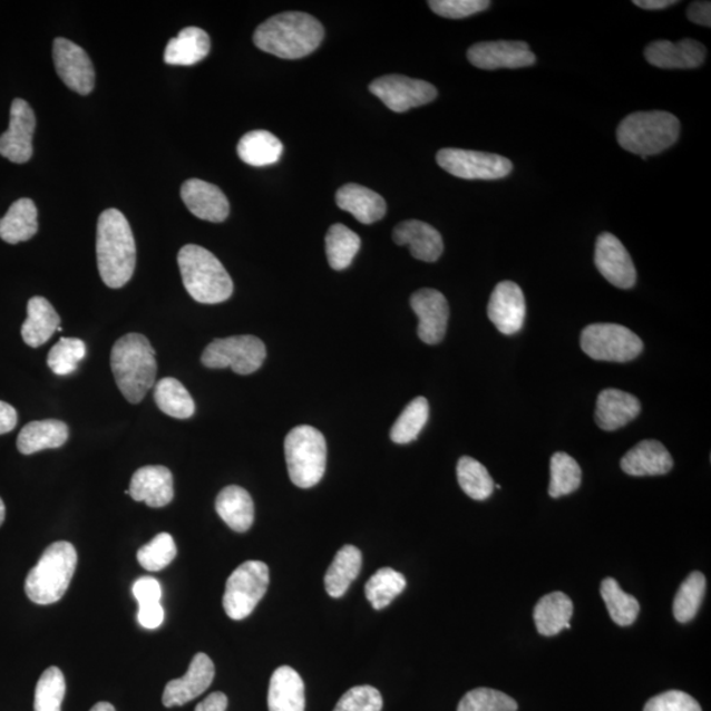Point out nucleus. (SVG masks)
Here are the masks:
<instances>
[{
    "mask_svg": "<svg viewBox=\"0 0 711 711\" xmlns=\"http://www.w3.org/2000/svg\"><path fill=\"white\" fill-rule=\"evenodd\" d=\"M212 41L206 31L198 27H187L166 46L164 61L177 67H192L210 53Z\"/></svg>",
    "mask_w": 711,
    "mask_h": 711,
    "instance_id": "c756f323",
    "label": "nucleus"
},
{
    "mask_svg": "<svg viewBox=\"0 0 711 711\" xmlns=\"http://www.w3.org/2000/svg\"><path fill=\"white\" fill-rule=\"evenodd\" d=\"M97 259L100 279L111 289H120L133 279L136 244L127 217L108 208L98 220Z\"/></svg>",
    "mask_w": 711,
    "mask_h": 711,
    "instance_id": "f03ea898",
    "label": "nucleus"
},
{
    "mask_svg": "<svg viewBox=\"0 0 711 711\" xmlns=\"http://www.w3.org/2000/svg\"><path fill=\"white\" fill-rule=\"evenodd\" d=\"M284 145L270 130L257 129L245 134L237 144V155L252 166H267L279 163Z\"/></svg>",
    "mask_w": 711,
    "mask_h": 711,
    "instance_id": "72a5a7b5",
    "label": "nucleus"
},
{
    "mask_svg": "<svg viewBox=\"0 0 711 711\" xmlns=\"http://www.w3.org/2000/svg\"><path fill=\"white\" fill-rule=\"evenodd\" d=\"M582 485V468L572 456L557 452L551 459L549 496L561 498L572 495Z\"/></svg>",
    "mask_w": 711,
    "mask_h": 711,
    "instance_id": "37998d69",
    "label": "nucleus"
},
{
    "mask_svg": "<svg viewBox=\"0 0 711 711\" xmlns=\"http://www.w3.org/2000/svg\"><path fill=\"white\" fill-rule=\"evenodd\" d=\"M688 19L692 23L703 27L711 26V3L710 2H693L688 7Z\"/></svg>",
    "mask_w": 711,
    "mask_h": 711,
    "instance_id": "5fc2aeb1",
    "label": "nucleus"
},
{
    "mask_svg": "<svg viewBox=\"0 0 711 711\" xmlns=\"http://www.w3.org/2000/svg\"><path fill=\"white\" fill-rule=\"evenodd\" d=\"M285 457L290 480L299 488H313L321 483L328 462L323 434L311 426L293 428L285 439Z\"/></svg>",
    "mask_w": 711,
    "mask_h": 711,
    "instance_id": "0eeeda50",
    "label": "nucleus"
},
{
    "mask_svg": "<svg viewBox=\"0 0 711 711\" xmlns=\"http://www.w3.org/2000/svg\"><path fill=\"white\" fill-rule=\"evenodd\" d=\"M406 578L393 568L377 571L366 585V596L374 611H382L405 591Z\"/></svg>",
    "mask_w": 711,
    "mask_h": 711,
    "instance_id": "a19ab883",
    "label": "nucleus"
},
{
    "mask_svg": "<svg viewBox=\"0 0 711 711\" xmlns=\"http://www.w3.org/2000/svg\"><path fill=\"white\" fill-rule=\"evenodd\" d=\"M338 206L352 214L362 224H373L387 214V202L373 191L358 184H348L337 193Z\"/></svg>",
    "mask_w": 711,
    "mask_h": 711,
    "instance_id": "a878e982",
    "label": "nucleus"
},
{
    "mask_svg": "<svg viewBox=\"0 0 711 711\" xmlns=\"http://www.w3.org/2000/svg\"><path fill=\"white\" fill-rule=\"evenodd\" d=\"M488 316L504 335L518 333L526 319V300L520 286L513 281L499 282L490 296Z\"/></svg>",
    "mask_w": 711,
    "mask_h": 711,
    "instance_id": "a211bd4d",
    "label": "nucleus"
},
{
    "mask_svg": "<svg viewBox=\"0 0 711 711\" xmlns=\"http://www.w3.org/2000/svg\"><path fill=\"white\" fill-rule=\"evenodd\" d=\"M17 425V410L11 405L0 401V435L11 432Z\"/></svg>",
    "mask_w": 711,
    "mask_h": 711,
    "instance_id": "6e6d98bb",
    "label": "nucleus"
},
{
    "mask_svg": "<svg viewBox=\"0 0 711 711\" xmlns=\"http://www.w3.org/2000/svg\"><path fill=\"white\" fill-rule=\"evenodd\" d=\"M680 121L665 111L634 113L621 121L616 137L623 149L647 159L676 144Z\"/></svg>",
    "mask_w": 711,
    "mask_h": 711,
    "instance_id": "423d86ee",
    "label": "nucleus"
},
{
    "mask_svg": "<svg viewBox=\"0 0 711 711\" xmlns=\"http://www.w3.org/2000/svg\"><path fill=\"white\" fill-rule=\"evenodd\" d=\"M410 304L419 318V339L426 344H439L446 337L449 319L446 296L435 289H420L411 295Z\"/></svg>",
    "mask_w": 711,
    "mask_h": 711,
    "instance_id": "dca6fc26",
    "label": "nucleus"
},
{
    "mask_svg": "<svg viewBox=\"0 0 711 711\" xmlns=\"http://www.w3.org/2000/svg\"><path fill=\"white\" fill-rule=\"evenodd\" d=\"M178 266L184 286L194 301L205 304L226 302L234 293L226 267L212 252L188 244L178 253Z\"/></svg>",
    "mask_w": 711,
    "mask_h": 711,
    "instance_id": "20e7f679",
    "label": "nucleus"
},
{
    "mask_svg": "<svg viewBox=\"0 0 711 711\" xmlns=\"http://www.w3.org/2000/svg\"><path fill=\"white\" fill-rule=\"evenodd\" d=\"M642 405L633 395L619 389L601 391L597 399L596 422L601 430L615 431L640 416Z\"/></svg>",
    "mask_w": 711,
    "mask_h": 711,
    "instance_id": "393cba45",
    "label": "nucleus"
},
{
    "mask_svg": "<svg viewBox=\"0 0 711 711\" xmlns=\"http://www.w3.org/2000/svg\"><path fill=\"white\" fill-rule=\"evenodd\" d=\"M583 351L593 360L629 362L643 351V342L633 331L614 323L587 325L579 339Z\"/></svg>",
    "mask_w": 711,
    "mask_h": 711,
    "instance_id": "1a4fd4ad",
    "label": "nucleus"
},
{
    "mask_svg": "<svg viewBox=\"0 0 711 711\" xmlns=\"http://www.w3.org/2000/svg\"><path fill=\"white\" fill-rule=\"evenodd\" d=\"M382 705L380 691L370 685H360L344 693L333 711H381Z\"/></svg>",
    "mask_w": 711,
    "mask_h": 711,
    "instance_id": "09e8293b",
    "label": "nucleus"
},
{
    "mask_svg": "<svg viewBox=\"0 0 711 711\" xmlns=\"http://www.w3.org/2000/svg\"><path fill=\"white\" fill-rule=\"evenodd\" d=\"M674 0H635L634 4L643 10H664L673 4H678Z\"/></svg>",
    "mask_w": 711,
    "mask_h": 711,
    "instance_id": "13d9d810",
    "label": "nucleus"
},
{
    "mask_svg": "<svg viewBox=\"0 0 711 711\" xmlns=\"http://www.w3.org/2000/svg\"><path fill=\"white\" fill-rule=\"evenodd\" d=\"M270 586V568L263 562H245L227 579L224 612L234 621H243L255 611Z\"/></svg>",
    "mask_w": 711,
    "mask_h": 711,
    "instance_id": "6e6552de",
    "label": "nucleus"
},
{
    "mask_svg": "<svg viewBox=\"0 0 711 711\" xmlns=\"http://www.w3.org/2000/svg\"><path fill=\"white\" fill-rule=\"evenodd\" d=\"M86 344L76 338H62L48 354V367L57 376H69L85 359Z\"/></svg>",
    "mask_w": 711,
    "mask_h": 711,
    "instance_id": "a18cd8bd",
    "label": "nucleus"
},
{
    "mask_svg": "<svg viewBox=\"0 0 711 711\" xmlns=\"http://www.w3.org/2000/svg\"><path fill=\"white\" fill-rule=\"evenodd\" d=\"M133 593L139 607L162 604V585L154 577H142L133 586Z\"/></svg>",
    "mask_w": 711,
    "mask_h": 711,
    "instance_id": "603ef678",
    "label": "nucleus"
},
{
    "mask_svg": "<svg viewBox=\"0 0 711 711\" xmlns=\"http://www.w3.org/2000/svg\"><path fill=\"white\" fill-rule=\"evenodd\" d=\"M35 113L23 99L11 106L10 127L0 136V155L13 164H26L33 155Z\"/></svg>",
    "mask_w": 711,
    "mask_h": 711,
    "instance_id": "4468645a",
    "label": "nucleus"
},
{
    "mask_svg": "<svg viewBox=\"0 0 711 711\" xmlns=\"http://www.w3.org/2000/svg\"><path fill=\"white\" fill-rule=\"evenodd\" d=\"M154 347L142 333L130 332L113 347L111 369L121 395L129 403H140L154 388L157 362Z\"/></svg>",
    "mask_w": 711,
    "mask_h": 711,
    "instance_id": "7ed1b4c3",
    "label": "nucleus"
},
{
    "mask_svg": "<svg viewBox=\"0 0 711 711\" xmlns=\"http://www.w3.org/2000/svg\"><path fill=\"white\" fill-rule=\"evenodd\" d=\"M77 551L71 543L56 542L43 551L26 578V594L38 605H50L67 593L77 568Z\"/></svg>",
    "mask_w": 711,
    "mask_h": 711,
    "instance_id": "39448f33",
    "label": "nucleus"
},
{
    "mask_svg": "<svg viewBox=\"0 0 711 711\" xmlns=\"http://www.w3.org/2000/svg\"><path fill=\"white\" fill-rule=\"evenodd\" d=\"M90 711H116L111 703L108 702H98L97 705H94Z\"/></svg>",
    "mask_w": 711,
    "mask_h": 711,
    "instance_id": "bf43d9fd",
    "label": "nucleus"
},
{
    "mask_svg": "<svg viewBox=\"0 0 711 711\" xmlns=\"http://www.w3.org/2000/svg\"><path fill=\"white\" fill-rule=\"evenodd\" d=\"M573 614L572 600L562 592L547 594L535 606L534 621L536 630L544 636H555L564 629H571Z\"/></svg>",
    "mask_w": 711,
    "mask_h": 711,
    "instance_id": "2f4dec72",
    "label": "nucleus"
},
{
    "mask_svg": "<svg viewBox=\"0 0 711 711\" xmlns=\"http://www.w3.org/2000/svg\"><path fill=\"white\" fill-rule=\"evenodd\" d=\"M644 711H702L692 695L680 691H670L656 695L645 703Z\"/></svg>",
    "mask_w": 711,
    "mask_h": 711,
    "instance_id": "3c124183",
    "label": "nucleus"
},
{
    "mask_svg": "<svg viewBox=\"0 0 711 711\" xmlns=\"http://www.w3.org/2000/svg\"><path fill=\"white\" fill-rule=\"evenodd\" d=\"M139 623L144 629L156 630L163 625L165 619V612L162 604L139 607V614H137Z\"/></svg>",
    "mask_w": 711,
    "mask_h": 711,
    "instance_id": "864d4df0",
    "label": "nucleus"
},
{
    "mask_svg": "<svg viewBox=\"0 0 711 711\" xmlns=\"http://www.w3.org/2000/svg\"><path fill=\"white\" fill-rule=\"evenodd\" d=\"M228 707L227 695L222 692H215L198 703L195 711H226Z\"/></svg>",
    "mask_w": 711,
    "mask_h": 711,
    "instance_id": "4d7b16f0",
    "label": "nucleus"
},
{
    "mask_svg": "<svg viewBox=\"0 0 711 711\" xmlns=\"http://www.w3.org/2000/svg\"><path fill=\"white\" fill-rule=\"evenodd\" d=\"M518 703L510 695L489 688H477L464 695L457 711H517Z\"/></svg>",
    "mask_w": 711,
    "mask_h": 711,
    "instance_id": "de8ad7c7",
    "label": "nucleus"
},
{
    "mask_svg": "<svg viewBox=\"0 0 711 711\" xmlns=\"http://www.w3.org/2000/svg\"><path fill=\"white\" fill-rule=\"evenodd\" d=\"M155 402L158 409L176 419H188L194 416V399L187 389L173 377H165L155 384Z\"/></svg>",
    "mask_w": 711,
    "mask_h": 711,
    "instance_id": "c9c22d12",
    "label": "nucleus"
},
{
    "mask_svg": "<svg viewBox=\"0 0 711 711\" xmlns=\"http://www.w3.org/2000/svg\"><path fill=\"white\" fill-rule=\"evenodd\" d=\"M38 231V207L32 199L21 198L12 203L0 220V238L9 244L31 241Z\"/></svg>",
    "mask_w": 711,
    "mask_h": 711,
    "instance_id": "473e14b6",
    "label": "nucleus"
},
{
    "mask_svg": "<svg viewBox=\"0 0 711 711\" xmlns=\"http://www.w3.org/2000/svg\"><path fill=\"white\" fill-rule=\"evenodd\" d=\"M323 38L324 28L316 18L304 12H284L260 25L253 42L263 52L299 60L315 52Z\"/></svg>",
    "mask_w": 711,
    "mask_h": 711,
    "instance_id": "f257e3e1",
    "label": "nucleus"
},
{
    "mask_svg": "<svg viewBox=\"0 0 711 711\" xmlns=\"http://www.w3.org/2000/svg\"><path fill=\"white\" fill-rule=\"evenodd\" d=\"M393 241L398 245H409L412 257L425 263H435L445 251L440 232L420 221L399 223L393 231Z\"/></svg>",
    "mask_w": 711,
    "mask_h": 711,
    "instance_id": "5701e85b",
    "label": "nucleus"
},
{
    "mask_svg": "<svg viewBox=\"0 0 711 711\" xmlns=\"http://www.w3.org/2000/svg\"><path fill=\"white\" fill-rule=\"evenodd\" d=\"M216 513L231 529L246 533L255 520V505L249 491L237 485H230L216 497Z\"/></svg>",
    "mask_w": 711,
    "mask_h": 711,
    "instance_id": "cd10ccee",
    "label": "nucleus"
},
{
    "mask_svg": "<svg viewBox=\"0 0 711 711\" xmlns=\"http://www.w3.org/2000/svg\"><path fill=\"white\" fill-rule=\"evenodd\" d=\"M69 439V427L57 419L35 420L20 431L18 449L20 454L32 455L49 448H60Z\"/></svg>",
    "mask_w": 711,
    "mask_h": 711,
    "instance_id": "7c9ffc66",
    "label": "nucleus"
},
{
    "mask_svg": "<svg viewBox=\"0 0 711 711\" xmlns=\"http://www.w3.org/2000/svg\"><path fill=\"white\" fill-rule=\"evenodd\" d=\"M53 61L57 75L70 90L87 96L96 85V70L85 49L77 43L57 38L53 42Z\"/></svg>",
    "mask_w": 711,
    "mask_h": 711,
    "instance_id": "ddd939ff",
    "label": "nucleus"
},
{
    "mask_svg": "<svg viewBox=\"0 0 711 711\" xmlns=\"http://www.w3.org/2000/svg\"><path fill=\"white\" fill-rule=\"evenodd\" d=\"M266 348L256 337L238 335L215 339L202 353V364L210 369L231 368L235 373L246 376L263 367Z\"/></svg>",
    "mask_w": 711,
    "mask_h": 711,
    "instance_id": "9d476101",
    "label": "nucleus"
},
{
    "mask_svg": "<svg viewBox=\"0 0 711 711\" xmlns=\"http://www.w3.org/2000/svg\"><path fill=\"white\" fill-rule=\"evenodd\" d=\"M468 60L484 70L533 67L536 57L524 41H488L476 43L468 50Z\"/></svg>",
    "mask_w": 711,
    "mask_h": 711,
    "instance_id": "2eb2a0df",
    "label": "nucleus"
},
{
    "mask_svg": "<svg viewBox=\"0 0 711 711\" xmlns=\"http://www.w3.org/2000/svg\"><path fill=\"white\" fill-rule=\"evenodd\" d=\"M437 162L441 169L462 179H499L509 176L513 171L509 158L476 150L441 149Z\"/></svg>",
    "mask_w": 711,
    "mask_h": 711,
    "instance_id": "9b49d317",
    "label": "nucleus"
},
{
    "mask_svg": "<svg viewBox=\"0 0 711 711\" xmlns=\"http://www.w3.org/2000/svg\"><path fill=\"white\" fill-rule=\"evenodd\" d=\"M181 197L193 215L202 221L222 223L230 215V202L220 187L206 181L187 179L181 187Z\"/></svg>",
    "mask_w": 711,
    "mask_h": 711,
    "instance_id": "aec40b11",
    "label": "nucleus"
},
{
    "mask_svg": "<svg viewBox=\"0 0 711 711\" xmlns=\"http://www.w3.org/2000/svg\"><path fill=\"white\" fill-rule=\"evenodd\" d=\"M369 90L395 113H406L413 107L431 104L438 97L437 87L430 82L399 75L374 79Z\"/></svg>",
    "mask_w": 711,
    "mask_h": 711,
    "instance_id": "f8f14e48",
    "label": "nucleus"
},
{
    "mask_svg": "<svg viewBox=\"0 0 711 711\" xmlns=\"http://www.w3.org/2000/svg\"><path fill=\"white\" fill-rule=\"evenodd\" d=\"M28 316L21 328V338L32 348L46 344L60 329L61 318L48 300L33 296L27 306Z\"/></svg>",
    "mask_w": 711,
    "mask_h": 711,
    "instance_id": "c85d7f7f",
    "label": "nucleus"
},
{
    "mask_svg": "<svg viewBox=\"0 0 711 711\" xmlns=\"http://www.w3.org/2000/svg\"><path fill=\"white\" fill-rule=\"evenodd\" d=\"M215 678L213 660L206 654L195 655L184 678L169 681L163 703L166 708L183 707L205 693Z\"/></svg>",
    "mask_w": 711,
    "mask_h": 711,
    "instance_id": "6ab92c4d",
    "label": "nucleus"
},
{
    "mask_svg": "<svg viewBox=\"0 0 711 711\" xmlns=\"http://www.w3.org/2000/svg\"><path fill=\"white\" fill-rule=\"evenodd\" d=\"M601 596L616 625L622 627L633 625L641 612L640 602L623 592L616 579L607 577L602 582Z\"/></svg>",
    "mask_w": 711,
    "mask_h": 711,
    "instance_id": "4c0bfd02",
    "label": "nucleus"
},
{
    "mask_svg": "<svg viewBox=\"0 0 711 711\" xmlns=\"http://www.w3.org/2000/svg\"><path fill=\"white\" fill-rule=\"evenodd\" d=\"M128 491L136 503H145L155 509L169 505L174 498L172 471L163 466L137 469L130 478Z\"/></svg>",
    "mask_w": 711,
    "mask_h": 711,
    "instance_id": "4be33fe9",
    "label": "nucleus"
},
{
    "mask_svg": "<svg viewBox=\"0 0 711 711\" xmlns=\"http://www.w3.org/2000/svg\"><path fill=\"white\" fill-rule=\"evenodd\" d=\"M65 692L67 683L64 673L57 666H50L36 685L35 711H61Z\"/></svg>",
    "mask_w": 711,
    "mask_h": 711,
    "instance_id": "c03bdc74",
    "label": "nucleus"
},
{
    "mask_svg": "<svg viewBox=\"0 0 711 711\" xmlns=\"http://www.w3.org/2000/svg\"><path fill=\"white\" fill-rule=\"evenodd\" d=\"M428 417H430V406L427 399L425 397L413 399L391 427L390 439L397 445H409L422 432Z\"/></svg>",
    "mask_w": 711,
    "mask_h": 711,
    "instance_id": "58836bf2",
    "label": "nucleus"
},
{
    "mask_svg": "<svg viewBox=\"0 0 711 711\" xmlns=\"http://www.w3.org/2000/svg\"><path fill=\"white\" fill-rule=\"evenodd\" d=\"M4 518H6V506L2 498H0V526L3 525Z\"/></svg>",
    "mask_w": 711,
    "mask_h": 711,
    "instance_id": "052dcab7",
    "label": "nucleus"
},
{
    "mask_svg": "<svg viewBox=\"0 0 711 711\" xmlns=\"http://www.w3.org/2000/svg\"><path fill=\"white\" fill-rule=\"evenodd\" d=\"M621 468L634 477L662 476L670 474L673 459L662 442L643 440L622 457Z\"/></svg>",
    "mask_w": 711,
    "mask_h": 711,
    "instance_id": "b1692460",
    "label": "nucleus"
},
{
    "mask_svg": "<svg viewBox=\"0 0 711 711\" xmlns=\"http://www.w3.org/2000/svg\"><path fill=\"white\" fill-rule=\"evenodd\" d=\"M361 246V238L344 224H333L325 236V253L332 270L344 271L352 264Z\"/></svg>",
    "mask_w": 711,
    "mask_h": 711,
    "instance_id": "e433bc0d",
    "label": "nucleus"
},
{
    "mask_svg": "<svg viewBox=\"0 0 711 711\" xmlns=\"http://www.w3.org/2000/svg\"><path fill=\"white\" fill-rule=\"evenodd\" d=\"M177 556L176 543L168 533L158 534L149 543L137 551V562L143 568L157 572L162 571Z\"/></svg>",
    "mask_w": 711,
    "mask_h": 711,
    "instance_id": "49530a36",
    "label": "nucleus"
},
{
    "mask_svg": "<svg viewBox=\"0 0 711 711\" xmlns=\"http://www.w3.org/2000/svg\"><path fill=\"white\" fill-rule=\"evenodd\" d=\"M361 565L362 555L359 548L348 544V546L339 549L324 576L325 591L331 597L340 598L344 596L348 587L359 576Z\"/></svg>",
    "mask_w": 711,
    "mask_h": 711,
    "instance_id": "f704fd0d",
    "label": "nucleus"
},
{
    "mask_svg": "<svg viewBox=\"0 0 711 711\" xmlns=\"http://www.w3.org/2000/svg\"><path fill=\"white\" fill-rule=\"evenodd\" d=\"M594 263L598 272L620 289H631L636 284V270L630 253L612 234H602L597 238Z\"/></svg>",
    "mask_w": 711,
    "mask_h": 711,
    "instance_id": "f3484780",
    "label": "nucleus"
},
{
    "mask_svg": "<svg viewBox=\"0 0 711 711\" xmlns=\"http://www.w3.org/2000/svg\"><path fill=\"white\" fill-rule=\"evenodd\" d=\"M457 480L467 496L476 500L488 499L495 490V481L480 461L464 456L457 462Z\"/></svg>",
    "mask_w": 711,
    "mask_h": 711,
    "instance_id": "ea45409f",
    "label": "nucleus"
},
{
    "mask_svg": "<svg viewBox=\"0 0 711 711\" xmlns=\"http://www.w3.org/2000/svg\"><path fill=\"white\" fill-rule=\"evenodd\" d=\"M428 6L439 17L464 19L488 10L491 3L489 0H431Z\"/></svg>",
    "mask_w": 711,
    "mask_h": 711,
    "instance_id": "8fccbe9b",
    "label": "nucleus"
},
{
    "mask_svg": "<svg viewBox=\"0 0 711 711\" xmlns=\"http://www.w3.org/2000/svg\"><path fill=\"white\" fill-rule=\"evenodd\" d=\"M644 56L660 69H695L705 62L707 48L693 39L679 42L659 40L645 48Z\"/></svg>",
    "mask_w": 711,
    "mask_h": 711,
    "instance_id": "412c9836",
    "label": "nucleus"
},
{
    "mask_svg": "<svg viewBox=\"0 0 711 711\" xmlns=\"http://www.w3.org/2000/svg\"><path fill=\"white\" fill-rule=\"evenodd\" d=\"M707 592V578L701 572L689 575L673 601V615L680 623L691 622L698 615Z\"/></svg>",
    "mask_w": 711,
    "mask_h": 711,
    "instance_id": "79ce46f5",
    "label": "nucleus"
},
{
    "mask_svg": "<svg viewBox=\"0 0 711 711\" xmlns=\"http://www.w3.org/2000/svg\"><path fill=\"white\" fill-rule=\"evenodd\" d=\"M304 684L292 666H280L272 674L267 707L270 711H304Z\"/></svg>",
    "mask_w": 711,
    "mask_h": 711,
    "instance_id": "bb28decb",
    "label": "nucleus"
}]
</instances>
